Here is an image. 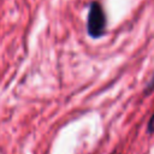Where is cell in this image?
Segmentation results:
<instances>
[{
	"mask_svg": "<svg viewBox=\"0 0 154 154\" xmlns=\"http://www.w3.org/2000/svg\"><path fill=\"white\" fill-rule=\"evenodd\" d=\"M87 31L93 38L101 37L106 31V14L99 1H93L89 6Z\"/></svg>",
	"mask_w": 154,
	"mask_h": 154,
	"instance_id": "1",
	"label": "cell"
},
{
	"mask_svg": "<svg viewBox=\"0 0 154 154\" xmlns=\"http://www.w3.org/2000/svg\"><path fill=\"white\" fill-rule=\"evenodd\" d=\"M147 130H148L149 134H154V113H153V116L150 117V119H149V122H148Z\"/></svg>",
	"mask_w": 154,
	"mask_h": 154,
	"instance_id": "2",
	"label": "cell"
},
{
	"mask_svg": "<svg viewBox=\"0 0 154 154\" xmlns=\"http://www.w3.org/2000/svg\"><path fill=\"white\" fill-rule=\"evenodd\" d=\"M111 154H118V152H117V150H114V152H113V153H111Z\"/></svg>",
	"mask_w": 154,
	"mask_h": 154,
	"instance_id": "3",
	"label": "cell"
}]
</instances>
